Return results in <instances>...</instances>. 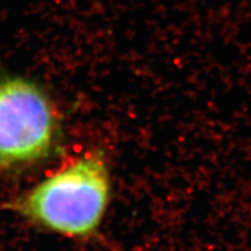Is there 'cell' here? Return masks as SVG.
<instances>
[{"label":"cell","mask_w":251,"mask_h":251,"mask_svg":"<svg viewBox=\"0 0 251 251\" xmlns=\"http://www.w3.org/2000/svg\"><path fill=\"white\" fill-rule=\"evenodd\" d=\"M111 199V177L100 153H89L5 203L29 224L68 238L97 234Z\"/></svg>","instance_id":"obj_1"},{"label":"cell","mask_w":251,"mask_h":251,"mask_svg":"<svg viewBox=\"0 0 251 251\" xmlns=\"http://www.w3.org/2000/svg\"><path fill=\"white\" fill-rule=\"evenodd\" d=\"M59 131L54 102L40 84L24 76L0 78V172L45 161Z\"/></svg>","instance_id":"obj_2"}]
</instances>
